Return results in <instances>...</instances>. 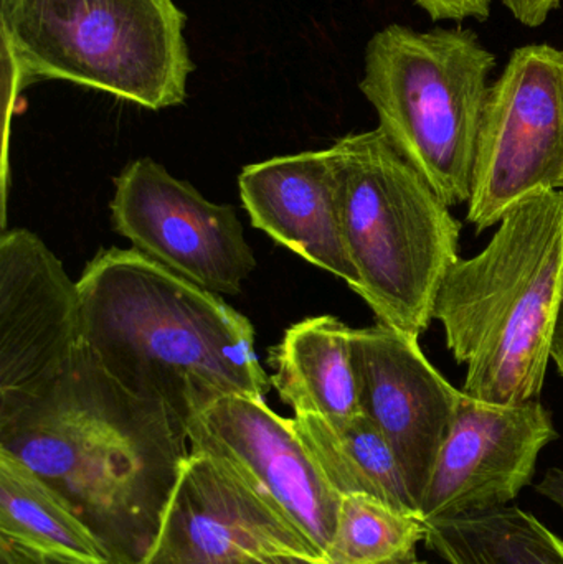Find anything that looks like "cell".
Masks as SVG:
<instances>
[{
  "mask_svg": "<svg viewBox=\"0 0 563 564\" xmlns=\"http://www.w3.org/2000/svg\"><path fill=\"white\" fill-rule=\"evenodd\" d=\"M0 451L76 510L111 564L148 553L191 456L187 427L124 390L86 345L58 378L0 416Z\"/></svg>",
  "mask_w": 563,
  "mask_h": 564,
  "instance_id": "6da1fadb",
  "label": "cell"
},
{
  "mask_svg": "<svg viewBox=\"0 0 563 564\" xmlns=\"http://www.w3.org/2000/svg\"><path fill=\"white\" fill-rule=\"evenodd\" d=\"M85 345L129 393L187 427L230 394L267 400L255 328L220 294L138 250H102L78 281Z\"/></svg>",
  "mask_w": 563,
  "mask_h": 564,
  "instance_id": "7a4b0ae2",
  "label": "cell"
},
{
  "mask_svg": "<svg viewBox=\"0 0 563 564\" xmlns=\"http://www.w3.org/2000/svg\"><path fill=\"white\" fill-rule=\"evenodd\" d=\"M563 291V188L505 215L476 257L446 274L435 321L465 367L463 391L492 404L539 400Z\"/></svg>",
  "mask_w": 563,
  "mask_h": 564,
  "instance_id": "3957f363",
  "label": "cell"
},
{
  "mask_svg": "<svg viewBox=\"0 0 563 564\" xmlns=\"http://www.w3.org/2000/svg\"><path fill=\"white\" fill-rule=\"evenodd\" d=\"M327 152L344 243L359 278L354 292L377 322L420 337L462 258V221L379 128L344 135Z\"/></svg>",
  "mask_w": 563,
  "mask_h": 564,
  "instance_id": "277c9868",
  "label": "cell"
},
{
  "mask_svg": "<svg viewBox=\"0 0 563 564\" xmlns=\"http://www.w3.org/2000/svg\"><path fill=\"white\" fill-rule=\"evenodd\" d=\"M185 20L174 0H0L15 85L63 79L154 111L187 99Z\"/></svg>",
  "mask_w": 563,
  "mask_h": 564,
  "instance_id": "5b68a950",
  "label": "cell"
},
{
  "mask_svg": "<svg viewBox=\"0 0 563 564\" xmlns=\"http://www.w3.org/2000/svg\"><path fill=\"white\" fill-rule=\"evenodd\" d=\"M496 56L473 30L393 25L367 43L360 91L393 148L448 207L468 204Z\"/></svg>",
  "mask_w": 563,
  "mask_h": 564,
  "instance_id": "8992f818",
  "label": "cell"
},
{
  "mask_svg": "<svg viewBox=\"0 0 563 564\" xmlns=\"http://www.w3.org/2000/svg\"><path fill=\"white\" fill-rule=\"evenodd\" d=\"M563 181V52L515 50L483 111L466 220L476 234L496 227L531 195Z\"/></svg>",
  "mask_w": 563,
  "mask_h": 564,
  "instance_id": "52a82bcc",
  "label": "cell"
},
{
  "mask_svg": "<svg viewBox=\"0 0 563 564\" xmlns=\"http://www.w3.org/2000/svg\"><path fill=\"white\" fill-rule=\"evenodd\" d=\"M111 218L139 253L215 294H238L257 268L234 208L212 204L152 159L115 178Z\"/></svg>",
  "mask_w": 563,
  "mask_h": 564,
  "instance_id": "ba28073f",
  "label": "cell"
},
{
  "mask_svg": "<svg viewBox=\"0 0 563 564\" xmlns=\"http://www.w3.org/2000/svg\"><path fill=\"white\" fill-rule=\"evenodd\" d=\"M85 347L78 282L42 238L0 235V416L58 378Z\"/></svg>",
  "mask_w": 563,
  "mask_h": 564,
  "instance_id": "9c48e42d",
  "label": "cell"
},
{
  "mask_svg": "<svg viewBox=\"0 0 563 564\" xmlns=\"http://www.w3.org/2000/svg\"><path fill=\"white\" fill-rule=\"evenodd\" d=\"M277 555L323 560L283 510L224 464L191 453L138 564H250Z\"/></svg>",
  "mask_w": 563,
  "mask_h": 564,
  "instance_id": "30bf717a",
  "label": "cell"
},
{
  "mask_svg": "<svg viewBox=\"0 0 563 564\" xmlns=\"http://www.w3.org/2000/svg\"><path fill=\"white\" fill-rule=\"evenodd\" d=\"M557 437L551 411L539 400L492 404L462 390L419 516L430 522L509 506L531 486L539 456Z\"/></svg>",
  "mask_w": 563,
  "mask_h": 564,
  "instance_id": "8fae6325",
  "label": "cell"
},
{
  "mask_svg": "<svg viewBox=\"0 0 563 564\" xmlns=\"http://www.w3.org/2000/svg\"><path fill=\"white\" fill-rule=\"evenodd\" d=\"M191 453L224 464L255 492L283 510L323 555L340 497L327 486L294 430L261 398L230 394L187 424Z\"/></svg>",
  "mask_w": 563,
  "mask_h": 564,
  "instance_id": "7c38bea8",
  "label": "cell"
},
{
  "mask_svg": "<svg viewBox=\"0 0 563 564\" xmlns=\"http://www.w3.org/2000/svg\"><path fill=\"white\" fill-rule=\"evenodd\" d=\"M360 410L389 441L420 506L462 390L425 357L420 337L390 325L353 328Z\"/></svg>",
  "mask_w": 563,
  "mask_h": 564,
  "instance_id": "4fadbf2b",
  "label": "cell"
},
{
  "mask_svg": "<svg viewBox=\"0 0 563 564\" xmlns=\"http://www.w3.org/2000/svg\"><path fill=\"white\" fill-rule=\"evenodd\" d=\"M238 185L255 228L356 289L359 278L344 243L327 149L247 165Z\"/></svg>",
  "mask_w": 563,
  "mask_h": 564,
  "instance_id": "5bb4252c",
  "label": "cell"
},
{
  "mask_svg": "<svg viewBox=\"0 0 563 564\" xmlns=\"http://www.w3.org/2000/svg\"><path fill=\"white\" fill-rule=\"evenodd\" d=\"M270 364L271 384L294 414L347 420L362 413L353 328L334 315L304 318L284 332Z\"/></svg>",
  "mask_w": 563,
  "mask_h": 564,
  "instance_id": "9a60e30c",
  "label": "cell"
},
{
  "mask_svg": "<svg viewBox=\"0 0 563 564\" xmlns=\"http://www.w3.org/2000/svg\"><path fill=\"white\" fill-rule=\"evenodd\" d=\"M0 542L40 564H111L76 510L6 451H0Z\"/></svg>",
  "mask_w": 563,
  "mask_h": 564,
  "instance_id": "2e32d148",
  "label": "cell"
},
{
  "mask_svg": "<svg viewBox=\"0 0 563 564\" xmlns=\"http://www.w3.org/2000/svg\"><path fill=\"white\" fill-rule=\"evenodd\" d=\"M293 424L321 476L337 496L366 494L419 513L392 446L366 414L337 421L294 414Z\"/></svg>",
  "mask_w": 563,
  "mask_h": 564,
  "instance_id": "e0dca14e",
  "label": "cell"
},
{
  "mask_svg": "<svg viewBox=\"0 0 563 564\" xmlns=\"http://www.w3.org/2000/svg\"><path fill=\"white\" fill-rule=\"evenodd\" d=\"M426 546L448 564H563V540L515 506L426 522Z\"/></svg>",
  "mask_w": 563,
  "mask_h": 564,
  "instance_id": "ac0fdd59",
  "label": "cell"
},
{
  "mask_svg": "<svg viewBox=\"0 0 563 564\" xmlns=\"http://www.w3.org/2000/svg\"><path fill=\"white\" fill-rule=\"evenodd\" d=\"M426 522L366 494L340 497L333 536L323 553L326 564H415L425 542Z\"/></svg>",
  "mask_w": 563,
  "mask_h": 564,
  "instance_id": "d6986e66",
  "label": "cell"
},
{
  "mask_svg": "<svg viewBox=\"0 0 563 564\" xmlns=\"http://www.w3.org/2000/svg\"><path fill=\"white\" fill-rule=\"evenodd\" d=\"M433 20H486L491 0H415Z\"/></svg>",
  "mask_w": 563,
  "mask_h": 564,
  "instance_id": "ffe728a7",
  "label": "cell"
},
{
  "mask_svg": "<svg viewBox=\"0 0 563 564\" xmlns=\"http://www.w3.org/2000/svg\"><path fill=\"white\" fill-rule=\"evenodd\" d=\"M561 2L562 0H502L516 20L531 29L541 26Z\"/></svg>",
  "mask_w": 563,
  "mask_h": 564,
  "instance_id": "44dd1931",
  "label": "cell"
},
{
  "mask_svg": "<svg viewBox=\"0 0 563 564\" xmlns=\"http://www.w3.org/2000/svg\"><path fill=\"white\" fill-rule=\"evenodd\" d=\"M535 490L563 510V469H549L535 486Z\"/></svg>",
  "mask_w": 563,
  "mask_h": 564,
  "instance_id": "7402d4cb",
  "label": "cell"
},
{
  "mask_svg": "<svg viewBox=\"0 0 563 564\" xmlns=\"http://www.w3.org/2000/svg\"><path fill=\"white\" fill-rule=\"evenodd\" d=\"M552 364L557 368L559 375L563 378V291L561 307H559L557 324H555L554 338L551 348Z\"/></svg>",
  "mask_w": 563,
  "mask_h": 564,
  "instance_id": "603a6c76",
  "label": "cell"
},
{
  "mask_svg": "<svg viewBox=\"0 0 563 564\" xmlns=\"http://www.w3.org/2000/svg\"><path fill=\"white\" fill-rule=\"evenodd\" d=\"M0 564H40L30 558L25 553L10 546L9 543L0 542Z\"/></svg>",
  "mask_w": 563,
  "mask_h": 564,
  "instance_id": "cb8c5ba5",
  "label": "cell"
},
{
  "mask_svg": "<svg viewBox=\"0 0 563 564\" xmlns=\"http://www.w3.org/2000/svg\"><path fill=\"white\" fill-rule=\"evenodd\" d=\"M250 564H326L321 558H310V556L297 555H277L268 558L257 560Z\"/></svg>",
  "mask_w": 563,
  "mask_h": 564,
  "instance_id": "d4e9b609",
  "label": "cell"
},
{
  "mask_svg": "<svg viewBox=\"0 0 563 564\" xmlns=\"http://www.w3.org/2000/svg\"><path fill=\"white\" fill-rule=\"evenodd\" d=\"M561 188H563V181H562V184H561Z\"/></svg>",
  "mask_w": 563,
  "mask_h": 564,
  "instance_id": "484cf974",
  "label": "cell"
},
{
  "mask_svg": "<svg viewBox=\"0 0 563 564\" xmlns=\"http://www.w3.org/2000/svg\"><path fill=\"white\" fill-rule=\"evenodd\" d=\"M415 564H422V563H415Z\"/></svg>",
  "mask_w": 563,
  "mask_h": 564,
  "instance_id": "4316f807",
  "label": "cell"
}]
</instances>
